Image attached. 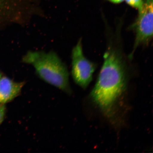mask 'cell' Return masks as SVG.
Here are the masks:
<instances>
[{"instance_id":"9c48e42d","label":"cell","mask_w":153,"mask_h":153,"mask_svg":"<svg viewBox=\"0 0 153 153\" xmlns=\"http://www.w3.org/2000/svg\"><path fill=\"white\" fill-rule=\"evenodd\" d=\"M1 0H0V3L1 2Z\"/></svg>"},{"instance_id":"6da1fadb","label":"cell","mask_w":153,"mask_h":153,"mask_svg":"<svg viewBox=\"0 0 153 153\" xmlns=\"http://www.w3.org/2000/svg\"><path fill=\"white\" fill-rule=\"evenodd\" d=\"M104 63L91 93L92 100L105 115L114 114L117 103L127 85V72L121 55L111 49L105 53Z\"/></svg>"},{"instance_id":"8992f818","label":"cell","mask_w":153,"mask_h":153,"mask_svg":"<svg viewBox=\"0 0 153 153\" xmlns=\"http://www.w3.org/2000/svg\"><path fill=\"white\" fill-rule=\"evenodd\" d=\"M128 4L135 9L140 10L143 5V0H126Z\"/></svg>"},{"instance_id":"3957f363","label":"cell","mask_w":153,"mask_h":153,"mask_svg":"<svg viewBox=\"0 0 153 153\" xmlns=\"http://www.w3.org/2000/svg\"><path fill=\"white\" fill-rule=\"evenodd\" d=\"M82 42L80 39L72 50L71 75L76 85L85 89L92 80L96 65L84 55Z\"/></svg>"},{"instance_id":"277c9868","label":"cell","mask_w":153,"mask_h":153,"mask_svg":"<svg viewBox=\"0 0 153 153\" xmlns=\"http://www.w3.org/2000/svg\"><path fill=\"white\" fill-rule=\"evenodd\" d=\"M135 39L131 57L137 47L149 42L153 36V0H143L142 8L131 26Z\"/></svg>"},{"instance_id":"7a4b0ae2","label":"cell","mask_w":153,"mask_h":153,"mask_svg":"<svg viewBox=\"0 0 153 153\" xmlns=\"http://www.w3.org/2000/svg\"><path fill=\"white\" fill-rule=\"evenodd\" d=\"M22 62L33 66L43 81L68 94L71 93L68 67L55 51H29L23 56Z\"/></svg>"},{"instance_id":"ba28073f","label":"cell","mask_w":153,"mask_h":153,"mask_svg":"<svg viewBox=\"0 0 153 153\" xmlns=\"http://www.w3.org/2000/svg\"><path fill=\"white\" fill-rule=\"evenodd\" d=\"M108 1L112 3L118 4L122 2L124 0H108Z\"/></svg>"},{"instance_id":"5b68a950","label":"cell","mask_w":153,"mask_h":153,"mask_svg":"<svg viewBox=\"0 0 153 153\" xmlns=\"http://www.w3.org/2000/svg\"><path fill=\"white\" fill-rule=\"evenodd\" d=\"M25 84L14 81L0 73V105H5L18 96Z\"/></svg>"},{"instance_id":"52a82bcc","label":"cell","mask_w":153,"mask_h":153,"mask_svg":"<svg viewBox=\"0 0 153 153\" xmlns=\"http://www.w3.org/2000/svg\"><path fill=\"white\" fill-rule=\"evenodd\" d=\"M6 108L5 105H0V124L2 123L4 120Z\"/></svg>"}]
</instances>
